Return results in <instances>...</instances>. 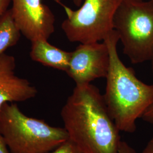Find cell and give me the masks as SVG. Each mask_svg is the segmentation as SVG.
<instances>
[{
	"mask_svg": "<svg viewBox=\"0 0 153 153\" xmlns=\"http://www.w3.org/2000/svg\"><path fill=\"white\" fill-rule=\"evenodd\" d=\"M61 116L69 139L83 153H118L120 131L97 86L76 85Z\"/></svg>",
	"mask_w": 153,
	"mask_h": 153,
	"instance_id": "6da1fadb",
	"label": "cell"
},
{
	"mask_svg": "<svg viewBox=\"0 0 153 153\" xmlns=\"http://www.w3.org/2000/svg\"><path fill=\"white\" fill-rule=\"evenodd\" d=\"M119 40L115 30L103 40L108 48L110 58L103 97L109 114L120 131L133 133L137 119L153 104V85L140 80L133 69L123 64L117 50Z\"/></svg>",
	"mask_w": 153,
	"mask_h": 153,
	"instance_id": "7a4b0ae2",
	"label": "cell"
},
{
	"mask_svg": "<svg viewBox=\"0 0 153 153\" xmlns=\"http://www.w3.org/2000/svg\"><path fill=\"white\" fill-rule=\"evenodd\" d=\"M0 133L10 153H45L69 139L64 128L24 114L15 103L0 108Z\"/></svg>",
	"mask_w": 153,
	"mask_h": 153,
	"instance_id": "3957f363",
	"label": "cell"
},
{
	"mask_svg": "<svg viewBox=\"0 0 153 153\" xmlns=\"http://www.w3.org/2000/svg\"><path fill=\"white\" fill-rule=\"evenodd\" d=\"M114 29L132 64L151 60L153 56V1L123 0L115 13Z\"/></svg>",
	"mask_w": 153,
	"mask_h": 153,
	"instance_id": "277c9868",
	"label": "cell"
},
{
	"mask_svg": "<svg viewBox=\"0 0 153 153\" xmlns=\"http://www.w3.org/2000/svg\"><path fill=\"white\" fill-rule=\"evenodd\" d=\"M123 0H83L76 10L62 4L67 17L61 28L71 42L103 41L114 29L115 13Z\"/></svg>",
	"mask_w": 153,
	"mask_h": 153,
	"instance_id": "5b68a950",
	"label": "cell"
},
{
	"mask_svg": "<svg viewBox=\"0 0 153 153\" xmlns=\"http://www.w3.org/2000/svg\"><path fill=\"white\" fill-rule=\"evenodd\" d=\"M62 5L61 0H54ZM13 16L21 33L31 42L48 40L55 32V16L42 0H11Z\"/></svg>",
	"mask_w": 153,
	"mask_h": 153,
	"instance_id": "8992f818",
	"label": "cell"
},
{
	"mask_svg": "<svg viewBox=\"0 0 153 153\" xmlns=\"http://www.w3.org/2000/svg\"><path fill=\"white\" fill-rule=\"evenodd\" d=\"M109 62V50L104 41L82 43L71 52L66 73L76 85L91 83L96 79L106 77Z\"/></svg>",
	"mask_w": 153,
	"mask_h": 153,
	"instance_id": "52a82bcc",
	"label": "cell"
},
{
	"mask_svg": "<svg viewBox=\"0 0 153 153\" xmlns=\"http://www.w3.org/2000/svg\"><path fill=\"white\" fill-rule=\"evenodd\" d=\"M13 56H0V108L7 103L22 102L35 98L38 90L27 79L16 76Z\"/></svg>",
	"mask_w": 153,
	"mask_h": 153,
	"instance_id": "ba28073f",
	"label": "cell"
},
{
	"mask_svg": "<svg viewBox=\"0 0 153 153\" xmlns=\"http://www.w3.org/2000/svg\"><path fill=\"white\" fill-rule=\"evenodd\" d=\"M30 57L45 66L66 71L69 65L71 52H67L50 44L48 40L31 42Z\"/></svg>",
	"mask_w": 153,
	"mask_h": 153,
	"instance_id": "9c48e42d",
	"label": "cell"
},
{
	"mask_svg": "<svg viewBox=\"0 0 153 153\" xmlns=\"http://www.w3.org/2000/svg\"><path fill=\"white\" fill-rule=\"evenodd\" d=\"M21 32L13 16L11 9L0 16V56L7 49L16 45Z\"/></svg>",
	"mask_w": 153,
	"mask_h": 153,
	"instance_id": "30bf717a",
	"label": "cell"
},
{
	"mask_svg": "<svg viewBox=\"0 0 153 153\" xmlns=\"http://www.w3.org/2000/svg\"><path fill=\"white\" fill-rule=\"evenodd\" d=\"M45 153H84L74 142L68 139L53 150Z\"/></svg>",
	"mask_w": 153,
	"mask_h": 153,
	"instance_id": "8fae6325",
	"label": "cell"
},
{
	"mask_svg": "<svg viewBox=\"0 0 153 153\" xmlns=\"http://www.w3.org/2000/svg\"><path fill=\"white\" fill-rule=\"evenodd\" d=\"M117 153H136V152L128 143L121 141Z\"/></svg>",
	"mask_w": 153,
	"mask_h": 153,
	"instance_id": "7c38bea8",
	"label": "cell"
},
{
	"mask_svg": "<svg viewBox=\"0 0 153 153\" xmlns=\"http://www.w3.org/2000/svg\"><path fill=\"white\" fill-rule=\"evenodd\" d=\"M141 118L145 122L153 125V104L145 112Z\"/></svg>",
	"mask_w": 153,
	"mask_h": 153,
	"instance_id": "4fadbf2b",
	"label": "cell"
},
{
	"mask_svg": "<svg viewBox=\"0 0 153 153\" xmlns=\"http://www.w3.org/2000/svg\"><path fill=\"white\" fill-rule=\"evenodd\" d=\"M11 2V0H0V16L9 9Z\"/></svg>",
	"mask_w": 153,
	"mask_h": 153,
	"instance_id": "5bb4252c",
	"label": "cell"
},
{
	"mask_svg": "<svg viewBox=\"0 0 153 153\" xmlns=\"http://www.w3.org/2000/svg\"><path fill=\"white\" fill-rule=\"evenodd\" d=\"M0 153H10L1 133H0Z\"/></svg>",
	"mask_w": 153,
	"mask_h": 153,
	"instance_id": "9a60e30c",
	"label": "cell"
},
{
	"mask_svg": "<svg viewBox=\"0 0 153 153\" xmlns=\"http://www.w3.org/2000/svg\"><path fill=\"white\" fill-rule=\"evenodd\" d=\"M142 153H153V136L149 141L147 145L143 149Z\"/></svg>",
	"mask_w": 153,
	"mask_h": 153,
	"instance_id": "2e32d148",
	"label": "cell"
},
{
	"mask_svg": "<svg viewBox=\"0 0 153 153\" xmlns=\"http://www.w3.org/2000/svg\"><path fill=\"white\" fill-rule=\"evenodd\" d=\"M73 1L75 5L78 7H80L83 2V0H73Z\"/></svg>",
	"mask_w": 153,
	"mask_h": 153,
	"instance_id": "e0dca14e",
	"label": "cell"
},
{
	"mask_svg": "<svg viewBox=\"0 0 153 153\" xmlns=\"http://www.w3.org/2000/svg\"><path fill=\"white\" fill-rule=\"evenodd\" d=\"M151 62H152V71H153V57H152V59H151Z\"/></svg>",
	"mask_w": 153,
	"mask_h": 153,
	"instance_id": "ac0fdd59",
	"label": "cell"
},
{
	"mask_svg": "<svg viewBox=\"0 0 153 153\" xmlns=\"http://www.w3.org/2000/svg\"><path fill=\"white\" fill-rule=\"evenodd\" d=\"M148 1H153V0H148Z\"/></svg>",
	"mask_w": 153,
	"mask_h": 153,
	"instance_id": "d6986e66",
	"label": "cell"
}]
</instances>
